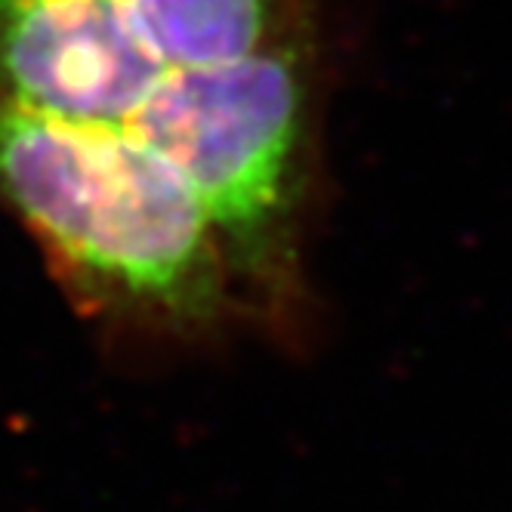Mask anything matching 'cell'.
<instances>
[{
	"mask_svg": "<svg viewBox=\"0 0 512 512\" xmlns=\"http://www.w3.org/2000/svg\"><path fill=\"white\" fill-rule=\"evenodd\" d=\"M164 75L121 0H0V96L28 112L127 130Z\"/></svg>",
	"mask_w": 512,
	"mask_h": 512,
	"instance_id": "obj_3",
	"label": "cell"
},
{
	"mask_svg": "<svg viewBox=\"0 0 512 512\" xmlns=\"http://www.w3.org/2000/svg\"><path fill=\"white\" fill-rule=\"evenodd\" d=\"M133 31L170 68L244 59L281 38V0H121Z\"/></svg>",
	"mask_w": 512,
	"mask_h": 512,
	"instance_id": "obj_4",
	"label": "cell"
},
{
	"mask_svg": "<svg viewBox=\"0 0 512 512\" xmlns=\"http://www.w3.org/2000/svg\"><path fill=\"white\" fill-rule=\"evenodd\" d=\"M0 204L78 312L112 331L198 343L235 312L198 192L130 130L53 121L0 96Z\"/></svg>",
	"mask_w": 512,
	"mask_h": 512,
	"instance_id": "obj_1",
	"label": "cell"
},
{
	"mask_svg": "<svg viewBox=\"0 0 512 512\" xmlns=\"http://www.w3.org/2000/svg\"><path fill=\"white\" fill-rule=\"evenodd\" d=\"M309 121V59L281 34L235 62L170 68L127 127L192 182L235 303L272 318L297 300Z\"/></svg>",
	"mask_w": 512,
	"mask_h": 512,
	"instance_id": "obj_2",
	"label": "cell"
}]
</instances>
